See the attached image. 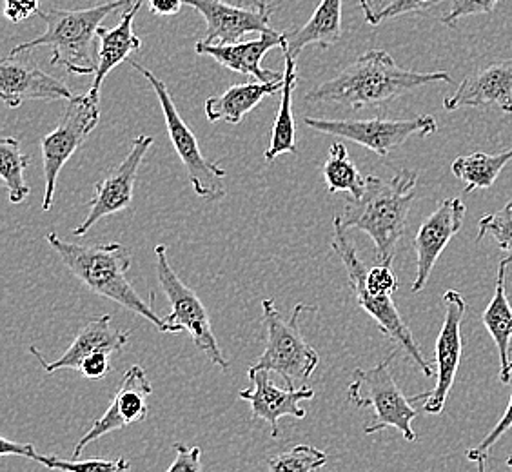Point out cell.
<instances>
[{"label":"cell","instance_id":"1","mask_svg":"<svg viewBox=\"0 0 512 472\" xmlns=\"http://www.w3.org/2000/svg\"><path fill=\"white\" fill-rule=\"evenodd\" d=\"M436 82L451 84L453 79L447 71L420 73L400 68L387 51L369 50L338 71L333 79L311 89L306 100L309 104L329 102L358 111L391 102L413 89Z\"/></svg>","mask_w":512,"mask_h":472},{"label":"cell","instance_id":"2","mask_svg":"<svg viewBox=\"0 0 512 472\" xmlns=\"http://www.w3.org/2000/svg\"><path fill=\"white\" fill-rule=\"evenodd\" d=\"M46 240L51 249L60 256L69 273L80 280L95 295L104 296L111 302L126 307L138 316L146 318L160 333L173 335V329L164 318L153 311V307L138 295L128 282L131 253L120 242L79 246L59 238L57 233H48Z\"/></svg>","mask_w":512,"mask_h":472},{"label":"cell","instance_id":"3","mask_svg":"<svg viewBox=\"0 0 512 472\" xmlns=\"http://www.w3.org/2000/svg\"><path fill=\"white\" fill-rule=\"evenodd\" d=\"M418 175L402 169L391 180L367 175L362 198H351L342 215L344 226L371 236L380 264L393 262L396 246L404 236L407 217L416 198Z\"/></svg>","mask_w":512,"mask_h":472},{"label":"cell","instance_id":"4","mask_svg":"<svg viewBox=\"0 0 512 472\" xmlns=\"http://www.w3.org/2000/svg\"><path fill=\"white\" fill-rule=\"evenodd\" d=\"M131 8V0H111L84 10L40 11L46 31L11 50V57L50 46L51 66H64L71 75H95L99 64V28L113 11Z\"/></svg>","mask_w":512,"mask_h":472},{"label":"cell","instance_id":"5","mask_svg":"<svg viewBox=\"0 0 512 472\" xmlns=\"http://www.w3.org/2000/svg\"><path fill=\"white\" fill-rule=\"evenodd\" d=\"M313 311L309 305L296 304L291 318H284L273 300L262 302V324L267 331L266 349L251 365V371H267L284 378L289 389L306 387L318 367L320 356L307 344L300 331V315Z\"/></svg>","mask_w":512,"mask_h":472},{"label":"cell","instance_id":"6","mask_svg":"<svg viewBox=\"0 0 512 472\" xmlns=\"http://www.w3.org/2000/svg\"><path fill=\"white\" fill-rule=\"evenodd\" d=\"M394 356L396 351L371 369H355L353 380L347 387V398L355 407H371L375 411L373 422L364 429L365 434L380 433L391 427L400 431L407 442H414L416 433L413 429V420L418 416V411L394 382L389 369Z\"/></svg>","mask_w":512,"mask_h":472},{"label":"cell","instance_id":"7","mask_svg":"<svg viewBox=\"0 0 512 472\" xmlns=\"http://www.w3.org/2000/svg\"><path fill=\"white\" fill-rule=\"evenodd\" d=\"M333 229H335V233H333L331 247L344 264L345 273L349 278V286L353 287V293H355L360 309H364L365 313L375 320L384 335L389 336L404 349L405 353L411 356V360L418 365V369L425 374V378H433V365L429 360H425L422 349H420V345L416 344L411 329L407 327L404 318L398 313L393 296H371L365 291L364 284H362L364 262L356 253L355 244L349 240L347 227L344 226L342 218L336 217L333 220Z\"/></svg>","mask_w":512,"mask_h":472},{"label":"cell","instance_id":"8","mask_svg":"<svg viewBox=\"0 0 512 472\" xmlns=\"http://www.w3.org/2000/svg\"><path fill=\"white\" fill-rule=\"evenodd\" d=\"M131 68L137 69L138 73L148 80L151 88L157 95L160 108L164 113L166 120V129H168L169 140L173 144V148L177 151L178 158L182 162V166L186 168L189 182L195 189L198 197L209 200V202H218L226 197V186H224V177L226 171L218 168L217 164L209 162L198 144L195 133L189 129L188 124L184 122V118L180 117L177 106L173 102V97L166 88V84L162 80L153 75V71L144 68L142 64H138L135 60H128Z\"/></svg>","mask_w":512,"mask_h":472},{"label":"cell","instance_id":"9","mask_svg":"<svg viewBox=\"0 0 512 472\" xmlns=\"http://www.w3.org/2000/svg\"><path fill=\"white\" fill-rule=\"evenodd\" d=\"M155 256L158 284L171 304V315L164 318L166 324L173 329V335H180L186 331L195 347L206 354L211 364L217 365L222 371H227L229 364L220 351L206 305L202 304L197 293L186 286L182 278L173 271L169 264L168 247L158 244L155 247Z\"/></svg>","mask_w":512,"mask_h":472},{"label":"cell","instance_id":"10","mask_svg":"<svg viewBox=\"0 0 512 472\" xmlns=\"http://www.w3.org/2000/svg\"><path fill=\"white\" fill-rule=\"evenodd\" d=\"M99 122V100L91 99L88 93L77 95L68 100L59 126L40 140L44 168V211H50L53 206L60 171L68 164L69 158L75 155V151L88 140Z\"/></svg>","mask_w":512,"mask_h":472},{"label":"cell","instance_id":"11","mask_svg":"<svg viewBox=\"0 0 512 472\" xmlns=\"http://www.w3.org/2000/svg\"><path fill=\"white\" fill-rule=\"evenodd\" d=\"M307 128L324 135L345 138L358 146L371 149L378 157H387L393 149L400 148L407 138L429 137L438 129L436 118L431 115H416L413 118L391 120H329V118H304Z\"/></svg>","mask_w":512,"mask_h":472},{"label":"cell","instance_id":"12","mask_svg":"<svg viewBox=\"0 0 512 472\" xmlns=\"http://www.w3.org/2000/svg\"><path fill=\"white\" fill-rule=\"evenodd\" d=\"M445 315L444 325L436 340V385L431 391L414 394L411 402H424L427 414H440L444 411L447 396L453 389L460 360H462V320L467 311V304L458 291L449 289L444 295Z\"/></svg>","mask_w":512,"mask_h":472},{"label":"cell","instance_id":"13","mask_svg":"<svg viewBox=\"0 0 512 472\" xmlns=\"http://www.w3.org/2000/svg\"><path fill=\"white\" fill-rule=\"evenodd\" d=\"M155 138L149 135H138L131 144L128 157L120 162L117 168L111 169L106 177L95 184V197L89 202L88 217L79 227L73 229V235H88L89 229L95 226L102 218L109 217L128 209L133 202L135 182H137L138 168L146 158L149 148L153 146Z\"/></svg>","mask_w":512,"mask_h":472},{"label":"cell","instance_id":"14","mask_svg":"<svg viewBox=\"0 0 512 472\" xmlns=\"http://www.w3.org/2000/svg\"><path fill=\"white\" fill-rule=\"evenodd\" d=\"M153 394L146 371L140 365L129 367L122 376L117 393L113 396L106 413L97 418L88 433L80 438L73 449V458H80L89 443L97 442L102 436L120 431L128 425L142 422L148 416V396Z\"/></svg>","mask_w":512,"mask_h":472},{"label":"cell","instance_id":"15","mask_svg":"<svg viewBox=\"0 0 512 472\" xmlns=\"http://www.w3.org/2000/svg\"><path fill=\"white\" fill-rule=\"evenodd\" d=\"M463 217L465 204L462 198H447L433 215L425 218L424 224L414 236L416 278L413 282V293H420L424 289L445 247L462 229Z\"/></svg>","mask_w":512,"mask_h":472},{"label":"cell","instance_id":"16","mask_svg":"<svg viewBox=\"0 0 512 472\" xmlns=\"http://www.w3.org/2000/svg\"><path fill=\"white\" fill-rule=\"evenodd\" d=\"M184 4L197 10L206 20L204 44H237L247 33L271 31V13L275 6L266 11L246 10L226 4L222 0H184Z\"/></svg>","mask_w":512,"mask_h":472},{"label":"cell","instance_id":"17","mask_svg":"<svg viewBox=\"0 0 512 472\" xmlns=\"http://www.w3.org/2000/svg\"><path fill=\"white\" fill-rule=\"evenodd\" d=\"M249 380L253 385L249 389H242L238 393V398L251 404L253 418L262 420V422L271 425V436L278 438L280 429L278 422L284 416H291L296 420H304L307 416L306 409L300 407V402L311 400L315 396V391L311 387H302V389H282L271 382L267 371H247Z\"/></svg>","mask_w":512,"mask_h":472},{"label":"cell","instance_id":"18","mask_svg":"<svg viewBox=\"0 0 512 472\" xmlns=\"http://www.w3.org/2000/svg\"><path fill=\"white\" fill-rule=\"evenodd\" d=\"M482 106H498L503 113L512 115V59L476 69L444 100L445 111Z\"/></svg>","mask_w":512,"mask_h":472},{"label":"cell","instance_id":"19","mask_svg":"<svg viewBox=\"0 0 512 472\" xmlns=\"http://www.w3.org/2000/svg\"><path fill=\"white\" fill-rule=\"evenodd\" d=\"M0 97L10 108H19L30 100L68 102L75 95L62 80L10 55L0 62Z\"/></svg>","mask_w":512,"mask_h":472},{"label":"cell","instance_id":"20","mask_svg":"<svg viewBox=\"0 0 512 472\" xmlns=\"http://www.w3.org/2000/svg\"><path fill=\"white\" fill-rule=\"evenodd\" d=\"M129 331H117L111 325V315H100L89 318L75 336L68 351L55 362H48L35 345H31L30 353L39 360L40 367L48 374L57 373L62 369H77L80 364L95 353H119L120 349L129 342Z\"/></svg>","mask_w":512,"mask_h":472},{"label":"cell","instance_id":"21","mask_svg":"<svg viewBox=\"0 0 512 472\" xmlns=\"http://www.w3.org/2000/svg\"><path fill=\"white\" fill-rule=\"evenodd\" d=\"M286 44L284 33H276L275 30L266 31L260 35V39L249 40V42H237V44H204L198 40L195 44V51L198 55H207L211 59L217 60L220 66L231 69L240 75L253 77L258 82H275L282 77L271 71V69L262 68V60L273 48H282Z\"/></svg>","mask_w":512,"mask_h":472},{"label":"cell","instance_id":"22","mask_svg":"<svg viewBox=\"0 0 512 472\" xmlns=\"http://www.w3.org/2000/svg\"><path fill=\"white\" fill-rule=\"evenodd\" d=\"M146 0H135L133 6L124 11L122 19L115 28H99V64L93 77V84L89 88L88 95L91 99L99 100L100 88L104 80L111 73V69L117 68L122 62H128L129 55L133 51L140 50L142 40L138 39L133 31L135 17Z\"/></svg>","mask_w":512,"mask_h":472},{"label":"cell","instance_id":"23","mask_svg":"<svg viewBox=\"0 0 512 472\" xmlns=\"http://www.w3.org/2000/svg\"><path fill=\"white\" fill-rule=\"evenodd\" d=\"M512 262V256H505L498 266L496 276V287H494L493 300L483 311L482 322L489 335L493 336L494 345L500 354V380L502 384L511 382V340H512V305L507 298V267Z\"/></svg>","mask_w":512,"mask_h":472},{"label":"cell","instance_id":"24","mask_svg":"<svg viewBox=\"0 0 512 472\" xmlns=\"http://www.w3.org/2000/svg\"><path fill=\"white\" fill-rule=\"evenodd\" d=\"M342 4L344 0H320L311 19L300 30L284 33L282 51L298 59L304 48L316 44L322 50L335 46L342 39Z\"/></svg>","mask_w":512,"mask_h":472},{"label":"cell","instance_id":"25","mask_svg":"<svg viewBox=\"0 0 512 472\" xmlns=\"http://www.w3.org/2000/svg\"><path fill=\"white\" fill-rule=\"evenodd\" d=\"M282 86H284V75L282 79L269 84L256 82V84L231 86L222 95L209 97L204 104V113L209 122L238 124L249 111H253L262 102V99L282 91Z\"/></svg>","mask_w":512,"mask_h":472},{"label":"cell","instance_id":"26","mask_svg":"<svg viewBox=\"0 0 512 472\" xmlns=\"http://www.w3.org/2000/svg\"><path fill=\"white\" fill-rule=\"evenodd\" d=\"M284 59H286V69H284L282 100L273 124L269 148L264 153L267 162H275L276 158L284 153H291V155L298 153L295 115H293V95H295L296 80H298L296 79V59L287 53H284Z\"/></svg>","mask_w":512,"mask_h":472},{"label":"cell","instance_id":"27","mask_svg":"<svg viewBox=\"0 0 512 472\" xmlns=\"http://www.w3.org/2000/svg\"><path fill=\"white\" fill-rule=\"evenodd\" d=\"M512 160V148L498 155L489 153H473L458 157L451 166L454 177L465 184V193H473L476 189L493 187L496 178L500 177L503 168Z\"/></svg>","mask_w":512,"mask_h":472},{"label":"cell","instance_id":"28","mask_svg":"<svg viewBox=\"0 0 512 472\" xmlns=\"http://www.w3.org/2000/svg\"><path fill=\"white\" fill-rule=\"evenodd\" d=\"M322 175L327 184V191L331 195L349 193L351 197L358 200L365 193L367 177H364L353 164L344 142H335L329 148V157L325 160Z\"/></svg>","mask_w":512,"mask_h":472},{"label":"cell","instance_id":"29","mask_svg":"<svg viewBox=\"0 0 512 472\" xmlns=\"http://www.w3.org/2000/svg\"><path fill=\"white\" fill-rule=\"evenodd\" d=\"M30 155L20 151L17 138L6 137L0 142V177L8 187L11 204H22L30 197L31 187L24 180V171L30 166Z\"/></svg>","mask_w":512,"mask_h":472},{"label":"cell","instance_id":"30","mask_svg":"<svg viewBox=\"0 0 512 472\" xmlns=\"http://www.w3.org/2000/svg\"><path fill=\"white\" fill-rule=\"evenodd\" d=\"M327 463V454L313 445H296L267 460L269 472H315Z\"/></svg>","mask_w":512,"mask_h":472},{"label":"cell","instance_id":"31","mask_svg":"<svg viewBox=\"0 0 512 472\" xmlns=\"http://www.w3.org/2000/svg\"><path fill=\"white\" fill-rule=\"evenodd\" d=\"M33 462L44 465L46 469L60 472H129V465L126 458H117V460H102V458H91V460H64L57 456H42L37 453Z\"/></svg>","mask_w":512,"mask_h":472},{"label":"cell","instance_id":"32","mask_svg":"<svg viewBox=\"0 0 512 472\" xmlns=\"http://www.w3.org/2000/svg\"><path fill=\"white\" fill-rule=\"evenodd\" d=\"M444 0H391L382 8H375L367 0H360V8L364 11V19L371 26H378L385 20L396 19L400 15L409 13H425L433 10L434 6L442 4Z\"/></svg>","mask_w":512,"mask_h":472},{"label":"cell","instance_id":"33","mask_svg":"<svg viewBox=\"0 0 512 472\" xmlns=\"http://www.w3.org/2000/svg\"><path fill=\"white\" fill-rule=\"evenodd\" d=\"M485 236H491L502 251H507L512 256V200L493 215L480 218L476 242H480Z\"/></svg>","mask_w":512,"mask_h":472},{"label":"cell","instance_id":"34","mask_svg":"<svg viewBox=\"0 0 512 472\" xmlns=\"http://www.w3.org/2000/svg\"><path fill=\"white\" fill-rule=\"evenodd\" d=\"M512 427V394L511 400H509V405H507V409H505V413H503L502 420L494 425L493 431L487 434L485 438H483L480 445H476L474 449L471 451H467L465 456H467V460H471V462L476 463V467H478V472H485V465H487V460H489V453H491V447H493L494 443L498 442L500 438H502L503 434L507 433L509 429Z\"/></svg>","mask_w":512,"mask_h":472},{"label":"cell","instance_id":"35","mask_svg":"<svg viewBox=\"0 0 512 472\" xmlns=\"http://www.w3.org/2000/svg\"><path fill=\"white\" fill-rule=\"evenodd\" d=\"M362 284L371 296H393L394 291L400 287L391 264H376L371 269H364Z\"/></svg>","mask_w":512,"mask_h":472},{"label":"cell","instance_id":"36","mask_svg":"<svg viewBox=\"0 0 512 472\" xmlns=\"http://www.w3.org/2000/svg\"><path fill=\"white\" fill-rule=\"evenodd\" d=\"M496 4H498V0H453L451 10L442 17V24L454 26L463 17L493 13Z\"/></svg>","mask_w":512,"mask_h":472},{"label":"cell","instance_id":"37","mask_svg":"<svg viewBox=\"0 0 512 472\" xmlns=\"http://www.w3.org/2000/svg\"><path fill=\"white\" fill-rule=\"evenodd\" d=\"M175 460L166 472H202V449L188 447L186 443H173Z\"/></svg>","mask_w":512,"mask_h":472},{"label":"cell","instance_id":"38","mask_svg":"<svg viewBox=\"0 0 512 472\" xmlns=\"http://www.w3.org/2000/svg\"><path fill=\"white\" fill-rule=\"evenodd\" d=\"M111 371V354L95 353L88 356L79 367V373L88 380H102Z\"/></svg>","mask_w":512,"mask_h":472},{"label":"cell","instance_id":"39","mask_svg":"<svg viewBox=\"0 0 512 472\" xmlns=\"http://www.w3.org/2000/svg\"><path fill=\"white\" fill-rule=\"evenodd\" d=\"M4 2H6L4 15L13 24L24 22V20L30 19L33 15H40V0H4Z\"/></svg>","mask_w":512,"mask_h":472},{"label":"cell","instance_id":"40","mask_svg":"<svg viewBox=\"0 0 512 472\" xmlns=\"http://www.w3.org/2000/svg\"><path fill=\"white\" fill-rule=\"evenodd\" d=\"M0 454H2V456L13 454V456H24V458L35 460L37 451H35V447H33L31 443L11 442L6 436H2V438H0Z\"/></svg>","mask_w":512,"mask_h":472},{"label":"cell","instance_id":"41","mask_svg":"<svg viewBox=\"0 0 512 472\" xmlns=\"http://www.w3.org/2000/svg\"><path fill=\"white\" fill-rule=\"evenodd\" d=\"M149 10L160 17H169V15H177L182 10L184 0H148Z\"/></svg>","mask_w":512,"mask_h":472},{"label":"cell","instance_id":"42","mask_svg":"<svg viewBox=\"0 0 512 472\" xmlns=\"http://www.w3.org/2000/svg\"><path fill=\"white\" fill-rule=\"evenodd\" d=\"M222 2L237 8H246V10L266 11L271 8L267 6V0H222Z\"/></svg>","mask_w":512,"mask_h":472},{"label":"cell","instance_id":"43","mask_svg":"<svg viewBox=\"0 0 512 472\" xmlns=\"http://www.w3.org/2000/svg\"><path fill=\"white\" fill-rule=\"evenodd\" d=\"M507 465H509V469H512V456H509V458H507Z\"/></svg>","mask_w":512,"mask_h":472},{"label":"cell","instance_id":"44","mask_svg":"<svg viewBox=\"0 0 512 472\" xmlns=\"http://www.w3.org/2000/svg\"><path fill=\"white\" fill-rule=\"evenodd\" d=\"M511 367H512V362H511Z\"/></svg>","mask_w":512,"mask_h":472}]
</instances>
